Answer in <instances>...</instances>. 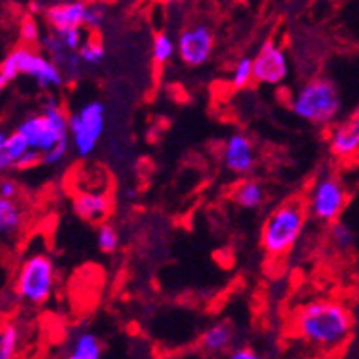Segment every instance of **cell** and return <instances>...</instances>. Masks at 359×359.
I'll list each match as a JSON object with an SVG mask.
<instances>
[{
	"label": "cell",
	"mask_w": 359,
	"mask_h": 359,
	"mask_svg": "<svg viewBox=\"0 0 359 359\" xmlns=\"http://www.w3.org/2000/svg\"><path fill=\"white\" fill-rule=\"evenodd\" d=\"M79 57L83 65L86 67H97L101 65L104 59V48L100 41H94V39H88L85 41V44L79 48Z\"/></svg>",
	"instance_id": "26"
},
{
	"label": "cell",
	"mask_w": 359,
	"mask_h": 359,
	"mask_svg": "<svg viewBox=\"0 0 359 359\" xmlns=\"http://www.w3.org/2000/svg\"><path fill=\"white\" fill-rule=\"evenodd\" d=\"M26 137L29 149L48 152L57 143L70 140V116H67L57 97L50 95L43 104V112L24 118L17 127Z\"/></svg>",
	"instance_id": "5"
},
{
	"label": "cell",
	"mask_w": 359,
	"mask_h": 359,
	"mask_svg": "<svg viewBox=\"0 0 359 359\" xmlns=\"http://www.w3.org/2000/svg\"><path fill=\"white\" fill-rule=\"evenodd\" d=\"M20 191V185L17 180L10 178V176H6L2 182H0V198H11L17 200Z\"/></svg>",
	"instance_id": "32"
},
{
	"label": "cell",
	"mask_w": 359,
	"mask_h": 359,
	"mask_svg": "<svg viewBox=\"0 0 359 359\" xmlns=\"http://www.w3.org/2000/svg\"><path fill=\"white\" fill-rule=\"evenodd\" d=\"M253 72L255 81L260 85H280L290 72L286 52L273 41H266L253 59Z\"/></svg>",
	"instance_id": "10"
},
{
	"label": "cell",
	"mask_w": 359,
	"mask_h": 359,
	"mask_svg": "<svg viewBox=\"0 0 359 359\" xmlns=\"http://www.w3.org/2000/svg\"><path fill=\"white\" fill-rule=\"evenodd\" d=\"M158 2H161V4H176L180 0H158Z\"/></svg>",
	"instance_id": "34"
},
{
	"label": "cell",
	"mask_w": 359,
	"mask_h": 359,
	"mask_svg": "<svg viewBox=\"0 0 359 359\" xmlns=\"http://www.w3.org/2000/svg\"><path fill=\"white\" fill-rule=\"evenodd\" d=\"M332 156L348 160L359 152V107L343 121L334 125L328 136Z\"/></svg>",
	"instance_id": "12"
},
{
	"label": "cell",
	"mask_w": 359,
	"mask_h": 359,
	"mask_svg": "<svg viewBox=\"0 0 359 359\" xmlns=\"http://www.w3.org/2000/svg\"><path fill=\"white\" fill-rule=\"evenodd\" d=\"M20 330L15 323H6L0 330V359H15L19 352Z\"/></svg>",
	"instance_id": "23"
},
{
	"label": "cell",
	"mask_w": 359,
	"mask_h": 359,
	"mask_svg": "<svg viewBox=\"0 0 359 359\" xmlns=\"http://www.w3.org/2000/svg\"><path fill=\"white\" fill-rule=\"evenodd\" d=\"M178 59L187 68H200L211 59L215 50V32L208 22H193L176 39Z\"/></svg>",
	"instance_id": "9"
},
{
	"label": "cell",
	"mask_w": 359,
	"mask_h": 359,
	"mask_svg": "<svg viewBox=\"0 0 359 359\" xmlns=\"http://www.w3.org/2000/svg\"><path fill=\"white\" fill-rule=\"evenodd\" d=\"M222 163L238 178L250 176L257 165L255 147L246 134L233 133L222 147Z\"/></svg>",
	"instance_id": "11"
},
{
	"label": "cell",
	"mask_w": 359,
	"mask_h": 359,
	"mask_svg": "<svg viewBox=\"0 0 359 359\" xmlns=\"http://www.w3.org/2000/svg\"><path fill=\"white\" fill-rule=\"evenodd\" d=\"M255 81V72H253V59L251 57H242L235 62V67L229 76V83L235 90H244Z\"/></svg>",
	"instance_id": "24"
},
{
	"label": "cell",
	"mask_w": 359,
	"mask_h": 359,
	"mask_svg": "<svg viewBox=\"0 0 359 359\" xmlns=\"http://www.w3.org/2000/svg\"><path fill=\"white\" fill-rule=\"evenodd\" d=\"M20 76H28L37 83L41 90L61 88L67 76L55 62L44 53L34 50V46L19 44L0 62V88L13 83Z\"/></svg>",
	"instance_id": "2"
},
{
	"label": "cell",
	"mask_w": 359,
	"mask_h": 359,
	"mask_svg": "<svg viewBox=\"0 0 359 359\" xmlns=\"http://www.w3.org/2000/svg\"><path fill=\"white\" fill-rule=\"evenodd\" d=\"M61 41L65 43V46L72 52H79V48L85 44V34H83V28H70L65 29V32H55Z\"/></svg>",
	"instance_id": "30"
},
{
	"label": "cell",
	"mask_w": 359,
	"mask_h": 359,
	"mask_svg": "<svg viewBox=\"0 0 359 359\" xmlns=\"http://www.w3.org/2000/svg\"><path fill=\"white\" fill-rule=\"evenodd\" d=\"M101 355H103V346L97 336L92 332H79L72 339L65 359H101Z\"/></svg>",
	"instance_id": "19"
},
{
	"label": "cell",
	"mask_w": 359,
	"mask_h": 359,
	"mask_svg": "<svg viewBox=\"0 0 359 359\" xmlns=\"http://www.w3.org/2000/svg\"><path fill=\"white\" fill-rule=\"evenodd\" d=\"M304 224H306V211L303 203L297 200H290L275 208L266 218L260 231V244L266 255H286L303 236Z\"/></svg>",
	"instance_id": "4"
},
{
	"label": "cell",
	"mask_w": 359,
	"mask_h": 359,
	"mask_svg": "<svg viewBox=\"0 0 359 359\" xmlns=\"http://www.w3.org/2000/svg\"><path fill=\"white\" fill-rule=\"evenodd\" d=\"M354 319L345 304L332 299H316L304 304L293 319V328L304 343L323 352L337 350L352 334Z\"/></svg>",
	"instance_id": "1"
},
{
	"label": "cell",
	"mask_w": 359,
	"mask_h": 359,
	"mask_svg": "<svg viewBox=\"0 0 359 359\" xmlns=\"http://www.w3.org/2000/svg\"><path fill=\"white\" fill-rule=\"evenodd\" d=\"M41 44H43L46 55L55 62L57 67L65 72L67 79H76V77L79 76L81 65H83L79 52H72V50H68V48L65 46V43L61 41V37H59L55 32H52V34H48L46 37L41 39Z\"/></svg>",
	"instance_id": "14"
},
{
	"label": "cell",
	"mask_w": 359,
	"mask_h": 359,
	"mask_svg": "<svg viewBox=\"0 0 359 359\" xmlns=\"http://www.w3.org/2000/svg\"><path fill=\"white\" fill-rule=\"evenodd\" d=\"M70 145H72L70 140H67V142L57 143V145L52 147L50 151L44 152V154H43V165H50V167L59 165V163H61V161L68 156Z\"/></svg>",
	"instance_id": "29"
},
{
	"label": "cell",
	"mask_w": 359,
	"mask_h": 359,
	"mask_svg": "<svg viewBox=\"0 0 359 359\" xmlns=\"http://www.w3.org/2000/svg\"><path fill=\"white\" fill-rule=\"evenodd\" d=\"M41 10V8H39V4L37 2H34V4H32V11H39Z\"/></svg>",
	"instance_id": "35"
},
{
	"label": "cell",
	"mask_w": 359,
	"mask_h": 359,
	"mask_svg": "<svg viewBox=\"0 0 359 359\" xmlns=\"http://www.w3.org/2000/svg\"><path fill=\"white\" fill-rule=\"evenodd\" d=\"M28 151V142H26V137L19 130H13L10 134L0 133V170L2 172L15 170L17 161Z\"/></svg>",
	"instance_id": "17"
},
{
	"label": "cell",
	"mask_w": 359,
	"mask_h": 359,
	"mask_svg": "<svg viewBox=\"0 0 359 359\" xmlns=\"http://www.w3.org/2000/svg\"><path fill=\"white\" fill-rule=\"evenodd\" d=\"M72 209L77 217L86 222H97L110 211V198L109 194L97 193V191L77 193L72 202Z\"/></svg>",
	"instance_id": "15"
},
{
	"label": "cell",
	"mask_w": 359,
	"mask_h": 359,
	"mask_svg": "<svg viewBox=\"0 0 359 359\" xmlns=\"http://www.w3.org/2000/svg\"><path fill=\"white\" fill-rule=\"evenodd\" d=\"M231 200L238 205V208L248 209V211H251V209H259L266 200L264 185L260 184L259 180L246 176V178L241 180V182L233 187Z\"/></svg>",
	"instance_id": "18"
},
{
	"label": "cell",
	"mask_w": 359,
	"mask_h": 359,
	"mask_svg": "<svg viewBox=\"0 0 359 359\" xmlns=\"http://www.w3.org/2000/svg\"><path fill=\"white\" fill-rule=\"evenodd\" d=\"M235 337L236 334L231 323H215V325L208 326L202 336H200V348L205 354H226V352L233 348Z\"/></svg>",
	"instance_id": "16"
},
{
	"label": "cell",
	"mask_w": 359,
	"mask_h": 359,
	"mask_svg": "<svg viewBox=\"0 0 359 359\" xmlns=\"http://www.w3.org/2000/svg\"><path fill=\"white\" fill-rule=\"evenodd\" d=\"M107 109L97 100L86 101L70 116V143L79 158H88L95 151L104 133Z\"/></svg>",
	"instance_id": "7"
},
{
	"label": "cell",
	"mask_w": 359,
	"mask_h": 359,
	"mask_svg": "<svg viewBox=\"0 0 359 359\" xmlns=\"http://www.w3.org/2000/svg\"><path fill=\"white\" fill-rule=\"evenodd\" d=\"M328 241L337 251L345 253L350 251L355 244V233L354 229L348 226V224L336 220V222L330 224V229H328Z\"/></svg>",
	"instance_id": "21"
},
{
	"label": "cell",
	"mask_w": 359,
	"mask_h": 359,
	"mask_svg": "<svg viewBox=\"0 0 359 359\" xmlns=\"http://www.w3.org/2000/svg\"><path fill=\"white\" fill-rule=\"evenodd\" d=\"M346 205L345 185L337 176H321L313 184L308 198V211L317 222L332 224L341 217Z\"/></svg>",
	"instance_id": "8"
},
{
	"label": "cell",
	"mask_w": 359,
	"mask_h": 359,
	"mask_svg": "<svg viewBox=\"0 0 359 359\" xmlns=\"http://www.w3.org/2000/svg\"><path fill=\"white\" fill-rule=\"evenodd\" d=\"M88 2L85 0H68L53 4L44 10V19L52 32H65L70 28H85Z\"/></svg>",
	"instance_id": "13"
},
{
	"label": "cell",
	"mask_w": 359,
	"mask_h": 359,
	"mask_svg": "<svg viewBox=\"0 0 359 359\" xmlns=\"http://www.w3.org/2000/svg\"><path fill=\"white\" fill-rule=\"evenodd\" d=\"M43 163V152L35 151V149H29L19 161H17V165H15V170H32L35 167H39Z\"/></svg>",
	"instance_id": "31"
},
{
	"label": "cell",
	"mask_w": 359,
	"mask_h": 359,
	"mask_svg": "<svg viewBox=\"0 0 359 359\" xmlns=\"http://www.w3.org/2000/svg\"><path fill=\"white\" fill-rule=\"evenodd\" d=\"M293 114L306 123L326 127L334 123L341 112V95L334 81L313 77L295 90L292 97Z\"/></svg>",
	"instance_id": "3"
},
{
	"label": "cell",
	"mask_w": 359,
	"mask_h": 359,
	"mask_svg": "<svg viewBox=\"0 0 359 359\" xmlns=\"http://www.w3.org/2000/svg\"><path fill=\"white\" fill-rule=\"evenodd\" d=\"M15 295L32 306L48 303L55 288V264L46 253H32L20 262L15 275Z\"/></svg>",
	"instance_id": "6"
},
{
	"label": "cell",
	"mask_w": 359,
	"mask_h": 359,
	"mask_svg": "<svg viewBox=\"0 0 359 359\" xmlns=\"http://www.w3.org/2000/svg\"><path fill=\"white\" fill-rule=\"evenodd\" d=\"M24 224V211L17 200L0 198V233L2 236H13Z\"/></svg>",
	"instance_id": "20"
},
{
	"label": "cell",
	"mask_w": 359,
	"mask_h": 359,
	"mask_svg": "<svg viewBox=\"0 0 359 359\" xmlns=\"http://www.w3.org/2000/svg\"><path fill=\"white\" fill-rule=\"evenodd\" d=\"M19 35L22 44H28V46H34L41 41V29H39V24L34 17H26L22 19L19 26Z\"/></svg>",
	"instance_id": "27"
},
{
	"label": "cell",
	"mask_w": 359,
	"mask_h": 359,
	"mask_svg": "<svg viewBox=\"0 0 359 359\" xmlns=\"http://www.w3.org/2000/svg\"><path fill=\"white\" fill-rule=\"evenodd\" d=\"M95 244L103 253H114L119 248V233L110 224H101L95 231Z\"/></svg>",
	"instance_id": "25"
},
{
	"label": "cell",
	"mask_w": 359,
	"mask_h": 359,
	"mask_svg": "<svg viewBox=\"0 0 359 359\" xmlns=\"http://www.w3.org/2000/svg\"><path fill=\"white\" fill-rule=\"evenodd\" d=\"M227 359H264L251 346H236L227 352Z\"/></svg>",
	"instance_id": "33"
},
{
	"label": "cell",
	"mask_w": 359,
	"mask_h": 359,
	"mask_svg": "<svg viewBox=\"0 0 359 359\" xmlns=\"http://www.w3.org/2000/svg\"><path fill=\"white\" fill-rule=\"evenodd\" d=\"M178 48H176V41L170 37L165 32H158L152 37V59L156 65H165L172 57L176 55Z\"/></svg>",
	"instance_id": "22"
},
{
	"label": "cell",
	"mask_w": 359,
	"mask_h": 359,
	"mask_svg": "<svg viewBox=\"0 0 359 359\" xmlns=\"http://www.w3.org/2000/svg\"><path fill=\"white\" fill-rule=\"evenodd\" d=\"M104 19H107V8L103 4H88V11H86V19H85V28L90 29V32H95L100 29L104 24Z\"/></svg>",
	"instance_id": "28"
}]
</instances>
